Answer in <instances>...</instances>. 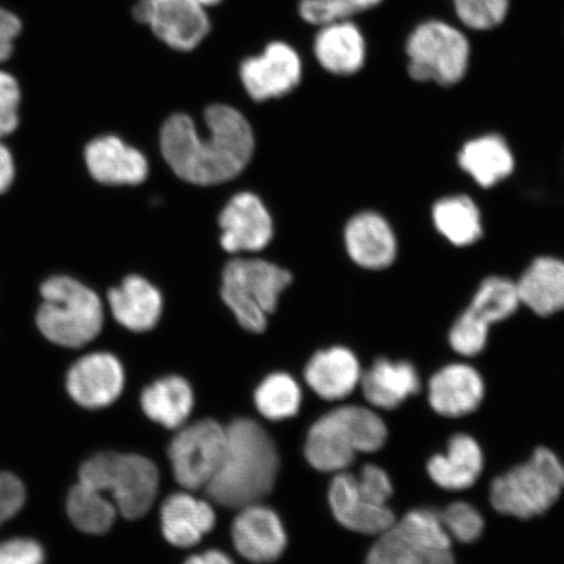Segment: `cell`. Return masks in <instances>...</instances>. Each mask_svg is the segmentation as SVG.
I'll return each mask as SVG.
<instances>
[{"instance_id": "obj_24", "label": "cell", "mask_w": 564, "mask_h": 564, "mask_svg": "<svg viewBox=\"0 0 564 564\" xmlns=\"http://www.w3.org/2000/svg\"><path fill=\"white\" fill-rule=\"evenodd\" d=\"M361 386L372 406L397 409L421 390V380L411 362L379 358L361 377Z\"/></svg>"}, {"instance_id": "obj_37", "label": "cell", "mask_w": 564, "mask_h": 564, "mask_svg": "<svg viewBox=\"0 0 564 564\" xmlns=\"http://www.w3.org/2000/svg\"><path fill=\"white\" fill-rule=\"evenodd\" d=\"M358 489L372 502L388 505L392 497L393 488L390 477L377 465H366L356 477Z\"/></svg>"}, {"instance_id": "obj_21", "label": "cell", "mask_w": 564, "mask_h": 564, "mask_svg": "<svg viewBox=\"0 0 564 564\" xmlns=\"http://www.w3.org/2000/svg\"><path fill=\"white\" fill-rule=\"evenodd\" d=\"M108 302L112 316L133 333L156 327L162 313V297L150 281L132 274L121 286L110 289Z\"/></svg>"}, {"instance_id": "obj_7", "label": "cell", "mask_w": 564, "mask_h": 564, "mask_svg": "<svg viewBox=\"0 0 564 564\" xmlns=\"http://www.w3.org/2000/svg\"><path fill=\"white\" fill-rule=\"evenodd\" d=\"M292 284V274L260 259H235L225 267L221 297L241 326L263 333L267 315L274 313L280 294Z\"/></svg>"}, {"instance_id": "obj_31", "label": "cell", "mask_w": 564, "mask_h": 564, "mask_svg": "<svg viewBox=\"0 0 564 564\" xmlns=\"http://www.w3.org/2000/svg\"><path fill=\"white\" fill-rule=\"evenodd\" d=\"M302 392L297 382L288 373L278 372L265 378L256 392V404L267 420L284 421L299 413Z\"/></svg>"}, {"instance_id": "obj_20", "label": "cell", "mask_w": 564, "mask_h": 564, "mask_svg": "<svg viewBox=\"0 0 564 564\" xmlns=\"http://www.w3.org/2000/svg\"><path fill=\"white\" fill-rule=\"evenodd\" d=\"M355 352L344 347L317 351L305 369L306 382L324 400H341L361 382Z\"/></svg>"}, {"instance_id": "obj_44", "label": "cell", "mask_w": 564, "mask_h": 564, "mask_svg": "<svg viewBox=\"0 0 564 564\" xmlns=\"http://www.w3.org/2000/svg\"><path fill=\"white\" fill-rule=\"evenodd\" d=\"M197 4H200L206 9L207 6L216 4L218 2H221V0H194Z\"/></svg>"}, {"instance_id": "obj_29", "label": "cell", "mask_w": 564, "mask_h": 564, "mask_svg": "<svg viewBox=\"0 0 564 564\" xmlns=\"http://www.w3.org/2000/svg\"><path fill=\"white\" fill-rule=\"evenodd\" d=\"M520 305L517 284L510 279L491 276L481 282L464 313L490 328L491 324L509 319Z\"/></svg>"}, {"instance_id": "obj_23", "label": "cell", "mask_w": 564, "mask_h": 564, "mask_svg": "<svg viewBox=\"0 0 564 564\" xmlns=\"http://www.w3.org/2000/svg\"><path fill=\"white\" fill-rule=\"evenodd\" d=\"M517 284L520 303L534 314L550 316L564 310V262L554 257L534 259Z\"/></svg>"}, {"instance_id": "obj_19", "label": "cell", "mask_w": 564, "mask_h": 564, "mask_svg": "<svg viewBox=\"0 0 564 564\" xmlns=\"http://www.w3.org/2000/svg\"><path fill=\"white\" fill-rule=\"evenodd\" d=\"M216 524V514L206 500L187 492H176L161 507V528L165 539L176 547L199 544Z\"/></svg>"}, {"instance_id": "obj_28", "label": "cell", "mask_w": 564, "mask_h": 564, "mask_svg": "<svg viewBox=\"0 0 564 564\" xmlns=\"http://www.w3.org/2000/svg\"><path fill=\"white\" fill-rule=\"evenodd\" d=\"M436 230L457 247H467L482 237V217L471 197L453 195L443 197L433 207Z\"/></svg>"}, {"instance_id": "obj_13", "label": "cell", "mask_w": 564, "mask_h": 564, "mask_svg": "<svg viewBox=\"0 0 564 564\" xmlns=\"http://www.w3.org/2000/svg\"><path fill=\"white\" fill-rule=\"evenodd\" d=\"M231 538L237 552L253 563L279 560L288 544L278 513L258 503L241 509L232 521Z\"/></svg>"}, {"instance_id": "obj_43", "label": "cell", "mask_w": 564, "mask_h": 564, "mask_svg": "<svg viewBox=\"0 0 564 564\" xmlns=\"http://www.w3.org/2000/svg\"><path fill=\"white\" fill-rule=\"evenodd\" d=\"M185 564H206V562H204L203 555H193L189 556Z\"/></svg>"}, {"instance_id": "obj_2", "label": "cell", "mask_w": 564, "mask_h": 564, "mask_svg": "<svg viewBox=\"0 0 564 564\" xmlns=\"http://www.w3.org/2000/svg\"><path fill=\"white\" fill-rule=\"evenodd\" d=\"M280 468L274 442L258 422L238 419L227 427L220 467L206 486L208 497L228 509L259 502L273 489Z\"/></svg>"}, {"instance_id": "obj_8", "label": "cell", "mask_w": 564, "mask_h": 564, "mask_svg": "<svg viewBox=\"0 0 564 564\" xmlns=\"http://www.w3.org/2000/svg\"><path fill=\"white\" fill-rule=\"evenodd\" d=\"M406 53L412 79L449 87L467 74L470 46L456 28L433 20L419 25L409 35Z\"/></svg>"}, {"instance_id": "obj_36", "label": "cell", "mask_w": 564, "mask_h": 564, "mask_svg": "<svg viewBox=\"0 0 564 564\" xmlns=\"http://www.w3.org/2000/svg\"><path fill=\"white\" fill-rule=\"evenodd\" d=\"M489 328L477 323L465 313L458 316L449 330V344L458 355L475 357L481 352L488 344Z\"/></svg>"}, {"instance_id": "obj_34", "label": "cell", "mask_w": 564, "mask_h": 564, "mask_svg": "<svg viewBox=\"0 0 564 564\" xmlns=\"http://www.w3.org/2000/svg\"><path fill=\"white\" fill-rule=\"evenodd\" d=\"M444 529L451 539L463 544H471L481 538L484 519L474 506L467 502H455L440 512Z\"/></svg>"}, {"instance_id": "obj_30", "label": "cell", "mask_w": 564, "mask_h": 564, "mask_svg": "<svg viewBox=\"0 0 564 564\" xmlns=\"http://www.w3.org/2000/svg\"><path fill=\"white\" fill-rule=\"evenodd\" d=\"M67 513L79 531L104 534L115 524L118 510L104 497V492L79 482L68 494Z\"/></svg>"}, {"instance_id": "obj_18", "label": "cell", "mask_w": 564, "mask_h": 564, "mask_svg": "<svg viewBox=\"0 0 564 564\" xmlns=\"http://www.w3.org/2000/svg\"><path fill=\"white\" fill-rule=\"evenodd\" d=\"M485 394L482 377L469 365L454 364L430 380L429 401L436 413L458 419L475 412Z\"/></svg>"}, {"instance_id": "obj_5", "label": "cell", "mask_w": 564, "mask_h": 564, "mask_svg": "<svg viewBox=\"0 0 564 564\" xmlns=\"http://www.w3.org/2000/svg\"><path fill=\"white\" fill-rule=\"evenodd\" d=\"M79 482L109 492L119 513L143 518L158 497L160 475L150 458L135 454L104 453L82 465Z\"/></svg>"}, {"instance_id": "obj_42", "label": "cell", "mask_w": 564, "mask_h": 564, "mask_svg": "<svg viewBox=\"0 0 564 564\" xmlns=\"http://www.w3.org/2000/svg\"><path fill=\"white\" fill-rule=\"evenodd\" d=\"M204 562L206 564H235L229 556L220 550H209V552L203 554Z\"/></svg>"}, {"instance_id": "obj_25", "label": "cell", "mask_w": 564, "mask_h": 564, "mask_svg": "<svg viewBox=\"0 0 564 564\" xmlns=\"http://www.w3.org/2000/svg\"><path fill=\"white\" fill-rule=\"evenodd\" d=\"M314 51L322 67L330 74L352 75L365 65L364 35L349 20L323 25L316 35Z\"/></svg>"}, {"instance_id": "obj_4", "label": "cell", "mask_w": 564, "mask_h": 564, "mask_svg": "<svg viewBox=\"0 0 564 564\" xmlns=\"http://www.w3.org/2000/svg\"><path fill=\"white\" fill-rule=\"evenodd\" d=\"M386 423L371 409L347 405L317 420L308 430L305 456L324 474H340L357 454L377 453L387 442Z\"/></svg>"}, {"instance_id": "obj_3", "label": "cell", "mask_w": 564, "mask_h": 564, "mask_svg": "<svg viewBox=\"0 0 564 564\" xmlns=\"http://www.w3.org/2000/svg\"><path fill=\"white\" fill-rule=\"evenodd\" d=\"M40 305L34 322L47 341L79 349L95 340L104 326V306L98 294L68 274H52L39 288Z\"/></svg>"}, {"instance_id": "obj_22", "label": "cell", "mask_w": 564, "mask_h": 564, "mask_svg": "<svg viewBox=\"0 0 564 564\" xmlns=\"http://www.w3.org/2000/svg\"><path fill=\"white\" fill-rule=\"evenodd\" d=\"M484 469L482 449L469 435L457 434L448 442L447 453L430 458V478L440 488L449 491L469 489Z\"/></svg>"}, {"instance_id": "obj_32", "label": "cell", "mask_w": 564, "mask_h": 564, "mask_svg": "<svg viewBox=\"0 0 564 564\" xmlns=\"http://www.w3.org/2000/svg\"><path fill=\"white\" fill-rule=\"evenodd\" d=\"M383 0H302L300 13L313 25H327L348 20L382 3Z\"/></svg>"}, {"instance_id": "obj_33", "label": "cell", "mask_w": 564, "mask_h": 564, "mask_svg": "<svg viewBox=\"0 0 564 564\" xmlns=\"http://www.w3.org/2000/svg\"><path fill=\"white\" fill-rule=\"evenodd\" d=\"M463 24L476 31H488L503 23L510 0H454Z\"/></svg>"}, {"instance_id": "obj_27", "label": "cell", "mask_w": 564, "mask_h": 564, "mask_svg": "<svg viewBox=\"0 0 564 564\" xmlns=\"http://www.w3.org/2000/svg\"><path fill=\"white\" fill-rule=\"evenodd\" d=\"M140 403L148 419L166 429H180L193 412L194 393L187 380L166 377L148 386Z\"/></svg>"}, {"instance_id": "obj_41", "label": "cell", "mask_w": 564, "mask_h": 564, "mask_svg": "<svg viewBox=\"0 0 564 564\" xmlns=\"http://www.w3.org/2000/svg\"><path fill=\"white\" fill-rule=\"evenodd\" d=\"M17 180V159L11 148L0 140V196L9 194Z\"/></svg>"}, {"instance_id": "obj_16", "label": "cell", "mask_w": 564, "mask_h": 564, "mask_svg": "<svg viewBox=\"0 0 564 564\" xmlns=\"http://www.w3.org/2000/svg\"><path fill=\"white\" fill-rule=\"evenodd\" d=\"M84 160L91 178L106 186L139 185L148 175L143 154L115 135L91 140Z\"/></svg>"}, {"instance_id": "obj_26", "label": "cell", "mask_w": 564, "mask_h": 564, "mask_svg": "<svg viewBox=\"0 0 564 564\" xmlns=\"http://www.w3.org/2000/svg\"><path fill=\"white\" fill-rule=\"evenodd\" d=\"M458 165L477 185L490 188L509 178L514 159L507 141L496 133L467 141L458 153Z\"/></svg>"}, {"instance_id": "obj_11", "label": "cell", "mask_w": 564, "mask_h": 564, "mask_svg": "<svg viewBox=\"0 0 564 564\" xmlns=\"http://www.w3.org/2000/svg\"><path fill=\"white\" fill-rule=\"evenodd\" d=\"M302 76L301 59L284 42H273L264 53L246 59L241 79L247 94L256 101H265L291 94Z\"/></svg>"}, {"instance_id": "obj_14", "label": "cell", "mask_w": 564, "mask_h": 564, "mask_svg": "<svg viewBox=\"0 0 564 564\" xmlns=\"http://www.w3.org/2000/svg\"><path fill=\"white\" fill-rule=\"evenodd\" d=\"M221 245L228 252L260 251L271 242L273 224L262 200L251 193L231 197L220 215Z\"/></svg>"}, {"instance_id": "obj_12", "label": "cell", "mask_w": 564, "mask_h": 564, "mask_svg": "<svg viewBox=\"0 0 564 564\" xmlns=\"http://www.w3.org/2000/svg\"><path fill=\"white\" fill-rule=\"evenodd\" d=\"M66 386L69 397L83 408L109 406L123 391L122 364L110 352H90L70 366Z\"/></svg>"}, {"instance_id": "obj_9", "label": "cell", "mask_w": 564, "mask_h": 564, "mask_svg": "<svg viewBox=\"0 0 564 564\" xmlns=\"http://www.w3.org/2000/svg\"><path fill=\"white\" fill-rule=\"evenodd\" d=\"M227 444V429L215 420H203L180 430L169 446L175 481L196 490L209 484L220 467Z\"/></svg>"}, {"instance_id": "obj_38", "label": "cell", "mask_w": 564, "mask_h": 564, "mask_svg": "<svg viewBox=\"0 0 564 564\" xmlns=\"http://www.w3.org/2000/svg\"><path fill=\"white\" fill-rule=\"evenodd\" d=\"M45 552L37 541L13 539L0 544V564H44Z\"/></svg>"}, {"instance_id": "obj_6", "label": "cell", "mask_w": 564, "mask_h": 564, "mask_svg": "<svg viewBox=\"0 0 564 564\" xmlns=\"http://www.w3.org/2000/svg\"><path fill=\"white\" fill-rule=\"evenodd\" d=\"M564 490V465L552 451L538 448L524 464L494 479L490 500L499 513L519 519L552 509Z\"/></svg>"}, {"instance_id": "obj_35", "label": "cell", "mask_w": 564, "mask_h": 564, "mask_svg": "<svg viewBox=\"0 0 564 564\" xmlns=\"http://www.w3.org/2000/svg\"><path fill=\"white\" fill-rule=\"evenodd\" d=\"M20 84L15 76L0 70V140L13 135L21 123Z\"/></svg>"}, {"instance_id": "obj_15", "label": "cell", "mask_w": 564, "mask_h": 564, "mask_svg": "<svg viewBox=\"0 0 564 564\" xmlns=\"http://www.w3.org/2000/svg\"><path fill=\"white\" fill-rule=\"evenodd\" d=\"M328 500L334 517L349 531L379 535L390 529L397 518L388 505L372 502L358 489L356 476L340 471L330 482Z\"/></svg>"}, {"instance_id": "obj_10", "label": "cell", "mask_w": 564, "mask_h": 564, "mask_svg": "<svg viewBox=\"0 0 564 564\" xmlns=\"http://www.w3.org/2000/svg\"><path fill=\"white\" fill-rule=\"evenodd\" d=\"M133 17L178 52H192L209 33L206 9L194 0H140Z\"/></svg>"}, {"instance_id": "obj_1", "label": "cell", "mask_w": 564, "mask_h": 564, "mask_svg": "<svg viewBox=\"0 0 564 564\" xmlns=\"http://www.w3.org/2000/svg\"><path fill=\"white\" fill-rule=\"evenodd\" d=\"M206 137L192 118L175 115L161 130V152L172 171L193 185L210 186L236 178L249 164L253 135L247 119L228 105L206 110Z\"/></svg>"}, {"instance_id": "obj_40", "label": "cell", "mask_w": 564, "mask_h": 564, "mask_svg": "<svg viewBox=\"0 0 564 564\" xmlns=\"http://www.w3.org/2000/svg\"><path fill=\"white\" fill-rule=\"evenodd\" d=\"M21 32L18 17L0 7V63L10 58L13 52V42Z\"/></svg>"}, {"instance_id": "obj_39", "label": "cell", "mask_w": 564, "mask_h": 564, "mask_svg": "<svg viewBox=\"0 0 564 564\" xmlns=\"http://www.w3.org/2000/svg\"><path fill=\"white\" fill-rule=\"evenodd\" d=\"M25 502V488L21 479L9 471H0V525L15 517Z\"/></svg>"}, {"instance_id": "obj_17", "label": "cell", "mask_w": 564, "mask_h": 564, "mask_svg": "<svg viewBox=\"0 0 564 564\" xmlns=\"http://www.w3.org/2000/svg\"><path fill=\"white\" fill-rule=\"evenodd\" d=\"M345 246L352 262L366 270H384L398 257L397 235L376 212H362L350 218L345 228Z\"/></svg>"}]
</instances>
